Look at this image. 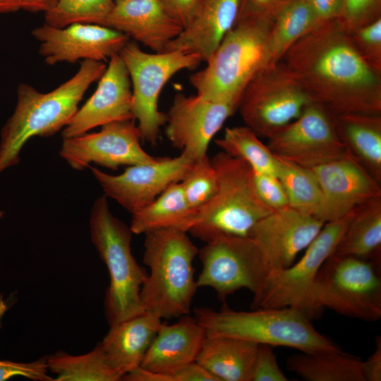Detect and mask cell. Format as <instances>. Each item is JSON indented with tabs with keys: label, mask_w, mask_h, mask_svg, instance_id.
<instances>
[{
	"label": "cell",
	"mask_w": 381,
	"mask_h": 381,
	"mask_svg": "<svg viewBox=\"0 0 381 381\" xmlns=\"http://www.w3.org/2000/svg\"><path fill=\"white\" fill-rule=\"evenodd\" d=\"M162 320L147 312L110 326L98 344L109 364L124 375L140 366Z\"/></svg>",
	"instance_id": "obj_24"
},
{
	"label": "cell",
	"mask_w": 381,
	"mask_h": 381,
	"mask_svg": "<svg viewBox=\"0 0 381 381\" xmlns=\"http://www.w3.org/2000/svg\"><path fill=\"white\" fill-rule=\"evenodd\" d=\"M237 108L234 103L197 93H179L166 114V136L181 152L194 160L200 159L207 155L210 142Z\"/></svg>",
	"instance_id": "obj_16"
},
{
	"label": "cell",
	"mask_w": 381,
	"mask_h": 381,
	"mask_svg": "<svg viewBox=\"0 0 381 381\" xmlns=\"http://www.w3.org/2000/svg\"><path fill=\"white\" fill-rule=\"evenodd\" d=\"M313 102L286 65L280 62L261 70L248 84L237 110L246 126L269 138L298 118Z\"/></svg>",
	"instance_id": "obj_10"
},
{
	"label": "cell",
	"mask_w": 381,
	"mask_h": 381,
	"mask_svg": "<svg viewBox=\"0 0 381 381\" xmlns=\"http://www.w3.org/2000/svg\"><path fill=\"white\" fill-rule=\"evenodd\" d=\"M112 122L99 131L64 138L59 155L77 171L91 163L116 170L121 166L147 164L159 157L148 154L141 146V135L133 121Z\"/></svg>",
	"instance_id": "obj_14"
},
{
	"label": "cell",
	"mask_w": 381,
	"mask_h": 381,
	"mask_svg": "<svg viewBox=\"0 0 381 381\" xmlns=\"http://www.w3.org/2000/svg\"><path fill=\"white\" fill-rule=\"evenodd\" d=\"M8 308V303L4 298L3 295L0 294V327H1V319L4 317L6 312L7 311Z\"/></svg>",
	"instance_id": "obj_48"
},
{
	"label": "cell",
	"mask_w": 381,
	"mask_h": 381,
	"mask_svg": "<svg viewBox=\"0 0 381 381\" xmlns=\"http://www.w3.org/2000/svg\"><path fill=\"white\" fill-rule=\"evenodd\" d=\"M287 368L308 381H365L363 361L343 351L292 355Z\"/></svg>",
	"instance_id": "obj_30"
},
{
	"label": "cell",
	"mask_w": 381,
	"mask_h": 381,
	"mask_svg": "<svg viewBox=\"0 0 381 381\" xmlns=\"http://www.w3.org/2000/svg\"><path fill=\"white\" fill-rule=\"evenodd\" d=\"M180 183L187 205L195 214L212 199L217 189V173L211 158L207 155L195 160Z\"/></svg>",
	"instance_id": "obj_35"
},
{
	"label": "cell",
	"mask_w": 381,
	"mask_h": 381,
	"mask_svg": "<svg viewBox=\"0 0 381 381\" xmlns=\"http://www.w3.org/2000/svg\"><path fill=\"white\" fill-rule=\"evenodd\" d=\"M194 213L188 207L180 182L169 186L152 202L132 214L130 229L133 234L167 228L188 232Z\"/></svg>",
	"instance_id": "obj_29"
},
{
	"label": "cell",
	"mask_w": 381,
	"mask_h": 381,
	"mask_svg": "<svg viewBox=\"0 0 381 381\" xmlns=\"http://www.w3.org/2000/svg\"><path fill=\"white\" fill-rule=\"evenodd\" d=\"M274 16H238L206 66L190 75L189 81L196 93L238 106L248 84L266 67L267 42Z\"/></svg>",
	"instance_id": "obj_4"
},
{
	"label": "cell",
	"mask_w": 381,
	"mask_h": 381,
	"mask_svg": "<svg viewBox=\"0 0 381 381\" xmlns=\"http://www.w3.org/2000/svg\"><path fill=\"white\" fill-rule=\"evenodd\" d=\"M211 161L217 189L212 199L195 213L188 232L204 242L219 235L248 236L253 226L274 210L258 196L248 163L222 151Z\"/></svg>",
	"instance_id": "obj_7"
},
{
	"label": "cell",
	"mask_w": 381,
	"mask_h": 381,
	"mask_svg": "<svg viewBox=\"0 0 381 381\" xmlns=\"http://www.w3.org/2000/svg\"><path fill=\"white\" fill-rule=\"evenodd\" d=\"M57 0H22V9L30 12H47L56 3Z\"/></svg>",
	"instance_id": "obj_46"
},
{
	"label": "cell",
	"mask_w": 381,
	"mask_h": 381,
	"mask_svg": "<svg viewBox=\"0 0 381 381\" xmlns=\"http://www.w3.org/2000/svg\"><path fill=\"white\" fill-rule=\"evenodd\" d=\"M198 250L188 232L180 229L145 234L143 261L150 273L140 292L145 312L162 320L189 315L198 289L193 267Z\"/></svg>",
	"instance_id": "obj_3"
},
{
	"label": "cell",
	"mask_w": 381,
	"mask_h": 381,
	"mask_svg": "<svg viewBox=\"0 0 381 381\" xmlns=\"http://www.w3.org/2000/svg\"><path fill=\"white\" fill-rule=\"evenodd\" d=\"M320 24L337 20L342 9L343 0H307Z\"/></svg>",
	"instance_id": "obj_43"
},
{
	"label": "cell",
	"mask_w": 381,
	"mask_h": 381,
	"mask_svg": "<svg viewBox=\"0 0 381 381\" xmlns=\"http://www.w3.org/2000/svg\"><path fill=\"white\" fill-rule=\"evenodd\" d=\"M38 52L50 66L80 60L107 61L119 54L129 37L107 26L75 23L64 28L44 24L32 31Z\"/></svg>",
	"instance_id": "obj_17"
},
{
	"label": "cell",
	"mask_w": 381,
	"mask_h": 381,
	"mask_svg": "<svg viewBox=\"0 0 381 381\" xmlns=\"http://www.w3.org/2000/svg\"><path fill=\"white\" fill-rule=\"evenodd\" d=\"M365 381L381 380V339H376V348L366 361H363Z\"/></svg>",
	"instance_id": "obj_45"
},
{
	"label": "cell",
	"mask_w": 381,
	"mask_h": 381,
	"mask_svg": "<svg viewBox=\"0 0 381 381\" xmlns=\"http://www.w3.org/2000/svg\"><path fill=\"white\" fill-rule=\"evenodd\" d=\"M333 253L380 265L381 195L355 208Z\"/></svg>",
	"instance_id": "obj_27"
},
{
	"label": "cell",
	"mask_w": 381,
	"mask_h": 381,
	"mask_svg": "<svg viewBox=\"0 0 381 381\" xmlns=\"http://www.w3.org/2000/svg\"><path fill=\"white\" fill-rule=\"evenodd\" d=\"M318 218L290 207L274 210L250 229V238L260 250L270 270L291 265L324 225Z\"/></svg>",
	"instance_id": "obj_19"
},
{
	"label": "cell",
	"mask_w": 381,
	"mask_h": 381,
	"mask_svg": "<svg viewBox=\"0 0 381 381\" xmlns=\"http://www.w3.org/2000/svg\"><path fill=\"white\" fill-rule=\"evenodd\" d=\"M195 319L206 336H225L269 346H286L303 353H337L341 350L318 332L304 312L297 308H255L219 311L197 308Z\"/></svg>",
	"instance_id": "obj_5"
},
{
	"label": "cell",
	"mask_w": 381,
	"mask_h": 381,
	"mask_svg": "<svg viewBox=\"0 0 381 381\" xmlns=\"http://www.w3.org/2000/svg\"><path fill=\"white\" fill-rule=\"evenodd\" d=\"M307 0H289L275 13L267 42L266 67L280 62L287 51L318 25Z\"/></svg>",
	"instance_id": "obj_28"
},
{
	"label": "cell",
	"mask_w": 381,
	"mask_h": 381,
	"mask_svg": "<svg viewBox=\"0 0 381 381\" xmlns=\"http://www.w3.org/2000/svg\"><path fill=\"white\" fill-rule=\"evenodd\" d=\"M282 61L311 101L332 114H381V73L363 59L337 20L317 25Z\"/></svg>",
	"instance_id": "obj_1"
},
{
	"label": "cell",
	"mask_w": 381,
	"mask_h": 381,
	"mask_svg": "<svg viewBox=\"0 0 381 381\" xmlns=\"http://www.w3.org/2000/svg\"><path fill=\"white\" fill-rule=\"evenodd\" d=\"M195 160L185 152L159 157L152 163L128 166L119 175L89 166L104 195L133 214L152 202L173 183L180 182Z\"/></svg>",
	"instance_id": "obj_15"
},
{
	"label": "cell",
	"mask_w": 381,
	"mask_h": 381,
	"mask_svg": "<svg viewBox=\"0 0 381 381\" xmlns=\"http://www.w3.org/2000/svg\"><path fill=\"white\" fill-rule=\"evenodd\" d=\"M203 0H161L169 14L182 28L186 27L198 11Z\"/></svg>",
	"instance_id": "obj_41"
},
{
	"label": "cell",
	"mask_w": 381,
	"mask_h": 381,
	"mask_svg": "<svg viewBox=\"0 0 381 381\" xmlns=\"http://www.w3.org/2000/svg\"><path fill=\"white\" fill-rule=\"evenodd\" d=\"M116 0H57L44 13V23L64 28L75 23L104 25Z\"/></svg>",
	"instance_id": "obj_34"
},
{
	"label": "cell",
	"mask_w": 381,
	"mask_h": 381,
	"mask_svg": "<svg viewBox=\"0 0 381 381\" xmlns=\"http://www.w3.org/2000/svg\"><path fill=\"white\" fill-rule=\"evenodd\" d=\"M320 187L322 202L318 219L324 223L342 218L381 195L380 183L349 154L310 169Z\"/></svg>",
	"instance_id": "obj_18"
},
{
	"label": "cell",
	"mask_w": 381,
	"mask_h": 381,
	"mask_svg": "<svg viewBox=\"0 0 381 381\" xmlns=\"http://www.w3.org/2000/svg\"><path fill=\"white\" fill-rule=\"evenodd\" d=\"M131 104L128 72L120 55L116 54L109 59L94 93L64 128L62 137L73 138L98 126L133 119Z\"/></svg>",
	"instance_id": "obj_20"
},
{
	"label": "cell",
	"mask_w": 381,
	"mask_h": 381,
	"mask_svg": "<svg viewBox=\"0 0 381 381\" xmlns=\"http://www.w3.org/2000/svg\"><path fill=\"white\" fill-rule=\"evenodd\" d=\"M205 337L204 328L189 315L181 317L172 325L162 323L140 367L165 373L196 361Z\"/></svg>",
	"instance_id": "obj_23"
},
{
	"label": "cell",
	"mask_w": 381,
	"mask_h": 381,
	"mask_svg": "<svg viewBox=\"0 0 381 381\" xmlns=\"http://www.w3.org/2000/svg\"><path fill=\"white\" fill-rule=\"evenodd\" d=\"M271 346L258 344L252 364L249 381H287Z\"/></svg>",
	"instance_id": "obj_39"
},
{
	"label": "cell",
	"mask_w": 381,
	"mask_h": 381,
	"mask_svg": "<svg viewBox=\"0 0 381 381\" xmlns=\"http://www.w3.org/2000/svg\"><path fill=\"white\" fill-rule=\"evenodd\" d=\"M352 42L363 59L381 73V18L349 33Z\"/></svg>",
	"instance_id": "obj_36"
},
{
	"label": "cell",
	"mask_w": 381,
	"mask_h": 381,
	"mask_svg": "<svg viewBox=\"0 0 381 381\" xmlns=\"http://www.w3.org/2000/svg\"><path fill=\"white\" fill-rule=\"evenodd\" d=\"M289 0H246V7L239 11L238 16L248 14L274 15Z\"/></svg>",
	"instance_id": "obj_44"
},
{
	"label": "cell",
	"mask_w": 381,
	"mask_h": 381,
	"mask_svg": "<svg viewBox=\"0 0 381 381\" xmlns=\"http://www.w3.org/2000/svg\"><path fill=\"white\" fill-rule=\"evenodd\" d=\"M324 224L305 249L301 259L288 267L269 272L259 294L253 297L255 308L291 307L311 318L310 294L315 277L323 263L334 251L351 216Z\"/></svg>",
	"instance_id": "obj_12"
},
{
	"label": "cell",
	"mask_w": 381,
	"mask_h": 381,
	"mask_svg": "<svg viewBox=\"0 0 381 381\" xmlns=\"http://www.w3.org/2000/svg\"><path fill=\"white\" fill-rule=\"evenodd\" d=\"M104 26L133 38L155 52H163L183 28L161 0H116Z\"/></svg>",
	"instance_id": "obj_21"
},
{
	"label": "cell",
	"mask_w": 381,
	"mask_h": 381,
	"mask_svg": "<svg viewBox=\"0 0 381 381\" xmlns=\"http://www.w3.org/2000/svg\"><path fill=\"white\" fill-rule=\"evenodd\" d=\"M267 139V146L277 157L308 169L347 155L332 114L315 102Z\"/></svg>",
	"instance_id": "obj_13"
},
{
	"label": "cell",
	"mask_w": 381,
	"mask_h": 381,
	"mask_svg": "<svg viewBox=\"0 0 381 381\" xmlns=\"http://www.w3.org/2000/svg\"><path fill=\"white\" fill-rule=\"evenodd\" d=\"M202 264L198 288L214 289L219 300L241 289L254 297L262 290L270 270L255 242L248 236L219 235L198 250Z\"/></svg>",
	"instance_id": "obj_11"
},
{
	"label": "cell",
	"mask_w": 381,
	"mask_h": 381,
	"mask_svg": "<svg viewBox=\"0 0 381 381\" xmlns=\"http://www.w3.org/2000/svg\"><path fill=\"white\" fill-rule=\"evenodd\" d=\"M47 357L28 363L0 360V381L22 376L35 381H54L47 375Z\"/></svg>",
	"instance_id": "obj_40"
},
{
	"label": "cell",
	"mask_w": 381,
	"mask_h": 381,
	"mask_svg": "<svg viewBox=\"0 0 381 381\" xmlns=\"http://www.w3.org/2000/svg\"><path fill=\"white\" fill-rule=\"evenodd\" d=\"M90 229L91 241L109 274L104 298L109 327L143 314L140 292L147 272L132 254L130 226L111 213L104 195L93 203Z\"/></svg>",
	"instance_id": "obj_6"
},
{
	"label": "cell",
	"mask_w": 381,
	"mask_h": 381,
	"mask_svg": "<svg viewBox=\"0 0 381 381\" xmlns=\"http://www.w3.org/2000/svg\"><path fill=\"white\" fill-rule=\"evenodd\" d=\"M380 265L332 253L322 265L310 294L311 317L322 308L366 321L381 317Z\"/></svg>",
	"instance_id": "obj_8"
},
{
	"label": "cell",
	"mask_w": 381,
	"mask_h": 381,
	"mask_svg": "<svg viewBox=\"0 0 381 381\" xmlns=\"http://www.w3.org/2000/svg\"><path fill=\"white\" fill-rule=\"evenodd\" d=\"M119 55L131 83L133 119L138 122L142 140L155 145L167 121L158 105L163 87L178 72L194 69L202 61L197 55L178 50L148 53L131 41Z\"/></svg>",
	"instance_id": "obj_9"
},
{
	"label": "cell",
	"mask_w": 381,
	"mask_h": 381,
	"mask_svg": "<svg viewBox=\"0 0 381 381\" xmlns=\"http://www.w3.org/2000/svg\"><path fill=\"white\" fill-rule=\"evenodd\" d=\"M338 136L346 152L381 182V114H332Z\"/></svg>",
	"instance_id": "obj_25"
},
{
	"label": "cell",
	"mask_w": 381,
	"mask_h": 381,
	"mask_svg": "<svg viewBox=\"0 0 381 381\" xmlns=\"http://www.w3.org/2000/svg\"><path fill=\"white\" fill-rule=\"evenodd\" d=\"M22 0H0V13H8L22 9Z\"/></svg>",
	"instance_id": "obj_47"
},
{
	"label": "cell",
	"mask_w": 381,
	"mask_h": 381,
	"mask_svg": "<svg viewBox=\"0 0 381 381\" xmlns=\"http://www.w3.org/2000/svg\"><path fill=\"white\" fill-rule=\"evenodd\" d=\"M4 212L2 211H0V219L3 217Z\"/></svg>",
	"instance_id": "obj_49"
},
{
	"label": "cell",
	"mask_w": 381,
	"mask_h": 381,
	"mask_svg": "<svg viewBox=\"0 0 381 381\" xmlns=\"http://www.w3.org/2000/svg\"><path fill=\"white\" fill-rule=\"evenodd\" d=\"M221 151L248 163L253 171L277 176V159L269 147L248 126L229 127L215 140Z\"/></svg>",
	"instance_id": "obj_33"
},
{
	"label": "cell",
	"mask_w": 381,
	"mask_h": 381,
	"mask_svg": "<svg viewBox=\"0 0 381 381\" xmlns=\"http://www.w3.org/2000/svg\"><path fill=\"white\" fill-rule=\"evenodd\" d=\"M277 159V176L284 187L289 206L318 218L322 195L311 170L278 157Z\"/></svg>",
	"instance_id": "obj_32"
},
{
	"label": "cell",
	"mask_w": 381,
	"mask_h": 381,
	"mask_svg": "<svg viewBox=\"0 0 381 381\" xmlns=\"http://www.w3.org/2000/svg\"><path fill=\"white\" fill-rule=\"evenodd\" d=\"M253 182L260 200L271 210L289 207L284 187L276 175L253 171Z\"/></svg>",
	"instance_id": "obj_38"
},
{
	"label": "cell",
	"mask_w": 381,
	"mask_h": 381,
	"mask_svg": "<svg viewBox=\"0 0 381 381\" xmlns=\"http://www.w3.org/2000/svg\"><path fill=\"white\" fill-rule=\"evenodd\" d=\"M47 365L56 375L54 381L122 380V375L109 364L99 344L83 355L58 351L47 357Z\"/></svg>",
	"instance_id": "obj_31"
},
{
	"label": "cell",
	"mask_w": 381,
	"mask_h": 381,
	"mask_svg": "<svg viewBox=\"0 0 381 381\" xmlns=\"http://www.w3.org/2000/svg\"><path fill=\"white\" fill-rule=\"evenodd\" d=\"M106 68L102 61H83L71 78L48 92L20 83L14 111L1 133L0 174L19 163L20 152L30 138L49 137L64 129L89 87L98 81Z\"/></svg>",
	"instance_id": "obj_2"
},
{
	"label": "cell",
	"mask_w": 381,
	"mask_h": 381,
	"mask_svg": "<svg viewBox=\"0 0 381 381\" xmlns=\"http://www.w3.org/2000/svg\"><path fill=\"white\" fill-rule=\"evenodd\" d=\"M241 0H203L190 22L167 47L198 56L206 62L232 28Z\"/></svg>",
	"instance_id": "obj_22"
},
{
	"label": "cell",
	"mask_w": 381,
	"mask_h": 381,
	"mask_svg": "<svg viewBox=\"0 0 381 381\" xmlns=\"http://www.w3.org/2000/svg\"><path fill=\"white\" fill-rule=\"evenodd\" d=\"M164 374L169 381H219L197 361L184 364Z\"/></svg>",
	"instance_id": "obj_42"
},
{
	"label": "cell",
	"mask_w": 381,
	"mask_h": 381,
	"mask_svg": "<svg viewBox=\"0 0 381 381\" xmlns=\"http://www.w3.org/2000/svg\"><path fill=\"white\" fill-rule=\"evenodd\" d=\"M378 3L379 0H343L337 20L351 33L380 18L377 15Z\"/></svg>",
	"instance_id": "obj_37"
},
{
	"label": "cell",
	"mask_w": 381,
	"mask_h": 381,
	"mask_svg": "<svg viewBox=\"0 0 381 381\" xmlns=\"http://www.w3.org/2000/svg\"><path fill=\"white\" fill-rule=\"evenodd\" d=\"M258 344L225 336H206L196 361L219 381H249Z\"/></svg>",
	"instance_id": "obj_26"
}]
</instances>
